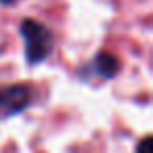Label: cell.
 Listing matches in <instances>:
<instances>
[{
	"label": "cell",
	"mask_w": 153,
	"mask_h": 153,
	"mask_svg": "<svg viewBox=\"0 0 153 153\" xmlns=\"http://www.w3.org/2000/svg\"><path fill=\"white\" fill-rule=\"evenodd\" d=\"M117 71H120V61H117V57L111 55V53H107V51H101V53H97V57L92 59V63H88L80 74H82V76L94 74V76L101 78V80H111V78L117 76Z\"/></svg>",
	"instance_id": "3957f363"
},
{
	"label": "cell",
	"mask_w": 153,
	"mask_h": 153,
	"mask_svg": "<svg viewBox=\"0 0 153 153\" xmlns=\"http://www.w3.org/2000/svg\"><path fill=\"white\" fill-rule=\"evenodd\" d=\"M136 153H153V138L149 134L140 138V143L136 145Z\"/></svg>",
	"instance_id": "277c9868"
},
{
	"label": "cell",
	"mask_w": 153,
	"mask_h": 153,
	"mask_svg": "<svg viewBox=\"0 0 153 153\" xmlns=\"http://www.w3.org/2000/svg\"><path fill=\"white\" fill-rule=\"evenodd\" d=\"M34 101L30 84H9L0 86V120H9L25 111Z\"/></svg>",
	"instance_id": "7a4b0ae2"
},
{
	"label": "cell",
	"mask_w": 153,
	"mask_h": 153,
	"mask_svg": "<svg viewBox=\"0 0 153 153\" xmlns=\"http://www.w3.org/2000/svg\"><path fill=\"white\" fill-rule=\"evenodd\" d=\"M17 2H19V0H0V4H2V7H13Z\"/></svg>",
	"instance_id": "5b68a950"
},
{
	"label": "cell",
	"mask_w": 153,
	"mask_h": 153,
	"mask_svg": "<svg viewBox=\"0 0 153 153\" xmlns=\"http://www.w3.org/2000/svg\"><path fill=\"white\" fill-rule=\"evenodd\" d=\"M19 34L23 38L25 61L30 65H40L53 55L55 36L44 23H40L36 19H23L19 25Z\"/></svg>",
	"instance_id": "6da1fadb"
}]
</instances>
